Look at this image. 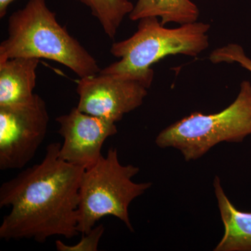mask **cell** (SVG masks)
Listing matches in <instances>:
<instances>
[{
	"label": "cell",
	"mask_w": 251,
	"mask_h": 251,
	"mask_svg": "<svg viewBox=\"0 0 251 251\" xmlns=\"http://www.w3.org/2000/svg\"><path fill=\"white\" fill-rule=\"evenodd\" d=\"M62 144L52 143L44 159L0 187V207L11 206L0 226V239H72L78 235L79 190L85 169L63 161Z\"/></svg>",
	"instance_id": "obj_1"
},
{
	"label": "cell",
	"mask_w": 251,
	"mask_h": 251,
	"mask_svg": "<svg viewBox=\"0 0 251 251\" xmlns=\"http://www.w3.org/2000/svg\"><path fill=\"white\" fill-rule=\"evenodd\" d=\"M8 36L0 44V62L16 57L54 61L80 77L97 75L98 63L56 19L46 0H29L8 20Z\"/></svg>",
	"instance_id": "obj_2"
},
{
	"label": "cell",
	"mask_w": 251,
	"mask_h": 251,
	"mask_svg": "<svg viewBox=\"0 0 251 251\" xmlns=\"http://www.w3.org/2000/svg\"><path fill=\"white\" fill-rule=\"evenodd\" d=\"M139 172L138 167L122 165L114 148L84 171L79 190L77 230L80 233H88L98 221L108 216L120 220L133 232L128 207L135 198L152 186L151 182L133 181Z\"/></svg>",
	"instance_id": "obj_3"
},
{
	"label": "cell",
	"mask_w": 251,
	"mask_h": 251,
	"mask_svg": "<svg viewBox=\"0 0 251 251\" xmlns=\"http://www.w3.org/2000/svg\"><path fill=\"white\" fill-rule=\"evenodd\" d=\"M210 25L191 23L180 27H165L157 17L139 21L133 35L112 44L110 53L120 61L103 69L108 72L128 73L153 79L151 66L172 54L197 57L209 46L207 33Z\"/></svg>",
	"instance_id": "obj_4"
},
{
	"label": "cell",
	"mask_w": 251,
	"mask_h": 251,
	"mask_svg": "<svg viewBox=\"0 0 251 251\" xmlns=\"http://www.w3.org/2000/svg\"><path fill=\"white\" fill-rule=\"evenodd\" d=\"M251 135V83L243 81L233 103L217 113L193 112L157 135L159 148L179 150L186 161H196L218 144L241 143Z\"/></svg>",
	"instance_id": "obj_5"
},
{
	"label": "cell",
	"mask_w": 251,
	"mask_h": 251,
	"mask_svg": "<svg viewBox=\"0 0 251 251\" xmlns=\"http://www.w3.org/2000/svg\"><path fill=\"white\" fill-rule=\"evenodd\" d=\"M50 117L45 100L34 94L25 103L0 106V170L23 169L45 139Z\"/></svg>",
	"instance_id": "obj_6"
},
{
	"label": "cell",
	"mask_w": 251,
	"mask_h": 251,
	"mask_svg": "<svg viewBox=\"0 0 251 251\" xmlns=\"http://www.w3.org/2000/svg\"><path fill=\"white\" fill-rule=\"evenodd\" d=\"M153 79L128 74L100 72L77 81V108L81 112L116 123L143 105Z\"/></svg>",
	"instance_id": "obj_7"
},
{
	"label": "cell",
	"mask_w": 251,
	"mask_h": 251,
	"mask_svg": "<svg viewBox=\"0 0 251 251\" xmlns=\"http://www.w3.org/2000/svg\"><path fill=\"white\" fill-rule=\"evenodd\" d=\"M63 144L59 157L74 166L87 169L103 156L105 140L117 133L115 122L81 112L77 107L56 118Z\"/></svg>",
	"instance_id": "obj_8"
},
{
	"label": "cell",
	"mask_w": 251,
	"mask_h": 251,
	"mask_svg": "<svg viewBox=\"0 0 251 251\" xmlns=\"http://www.w3.org/2000/svg\"><path fill=\"white\" fill-rule=\"evenodd\" d=\"M39 59L16 57L0 62V106L25 103L33 98Z\"/></svg>",
	"instance_id": "obj_9"
},
{
	"label": "cell",
	"mask_w": 251,
	"mask_h": 251,
	"mask_svg": "<svg viewBox=\"0 0 251 251\" xmlns=\"http://www.w3.org/2000/svg\"><path fill=\"white\" fill-rule=\"evenodd\" d=\"M214 193L224 234L214 251H251V212L239 210L225 193L221 179L214 177Z\"/></svg>",
	"instance_id": "obj_10"
},
{
	"label": "cell",
	"mask_w": 251,
	"mask_h": 251,
	"mask_svg": "<svg viewBox=\"0 0 251 251\" xmlns=\"http://www.w3.org/2000/svg\"><path fill=\"white\" fill-rule=\"evenodd\" d=\"M128 16L133 21L157 17L163 25L169 23L181 25L197 22L200 11L191 0H138Z\"/></svg>",
	"instance_id": "obj_11"
},
{
	"label": "cell",
	"mask_w": 251,
	"mask_h": 251,
	"mask_svg": "<svg viewBox=\"0 0 251 251\" xmlns=\"http://www.w3.org/2000/svg\"><path fill=\"white\" fill-rule=\"evenodd\" d=\"M90 9L98 20L105 34L114 39L124 18L133 11V4L128 0H76Z\"/></svg>",
	"instance_id": "obj_12"
},
{
	"label": "cell",
	"mask_w": 251,
	"mask_h": 251,
	"mask_svg": "<svg viewBox=\"0 0 251 251\" xmlns=\"http://www.w3.org/2000/svg\"><path fill=\"white\" fill-rule=\"evenodd\" d=\"M209 59L214 64L237 63L251 72V59L247 57L242 46L238 44H229L214 50Z\"/></svg>",
	"instance_id": "obj_13"
},
{
	"label": "cell",
	"mask_w": 251,
	"mask_h": 251,
	"mask_svg": "<svg viewBox=\"0 0 251 251\" xmlns=\"http://www.w3.org/2000/svg\"><path fill=\"white\" fill-rule=\"evenodd\" d=\"M104 232L105 227L103 225L99 224L88 233L84 234L80 242L75 245L69 246L61 240L56 241V249L58 251H97Z\"/></svg>",
	"instance_id": "obj_14"
},
{
	"label": "cell",
	"mask_w": 251,
	"mask_h": 251,
	"mask_svg": "<svg viewBox=\"0 0 251 251\" xmlns=\"http://www.w3.org/2000/svg\"><path fill=\"white\" fill-rule=\"evenodd\" d=\"M15 0H0V18H3L7 13L9 5Z\"/></svg>",
	"instance_id": "obj_15"
}]
</instances>
